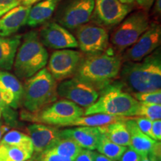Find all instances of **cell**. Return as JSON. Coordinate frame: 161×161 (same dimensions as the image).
<instances>
[{"label": "cell", "instance_id": "obj_1", "mask_svg": "<svg viewBox=\"0 0 161 161\" xmlns=\"http://www.w3.org/2000/svg\"><path fill=\"white\" fill-rule=\"evenodd\" d=\"M122 60L112 47L94 55H84L74 77L93 86L98 92L119 75Z\"/></svg>", "mask_w": 161, "mask_h": 161}, {"label": "cell", "instance_id": "obj_2", "mask_svg": "<svg viewBox=\"0 0 161 161\" xmlns=\"http://www.w3.org/2000/svg\"><path fill=\"white\" fill-rule=\"evenodd\" d=\"M119 75L121 83L133 93L160 90V48L140 61L123 62Z\"/></svg>", "mask_w": 161, "mask_h": 161}, {"label": "cell", "instance_id": "obj_3", "mask_svg": "<svg viewBox=\"0 0 161 161\" xmlns=\"http://www.w3.org/2000/svg\"><path fill=\"white\" fill-rule=\"evenodd\" d=\"M140 102L125 90L121 82L115 80L99 91L98 99L86 108L84 116L96 114L133 117L136 116Z\"/></svg>", "mask_w": 161, "mask_h": 161}, {"label": "cell", "instance_id": "obj_4", "mask_svg": "<svg viewBox=\"0 0 161 161\" xmlns=\"http://www.w3.org/2000/svg\"><path fill=\"white\" fill-rule=\"evenodd\" d=\"M49 54L40 40L39 33L32 30L24 35L16 54L14 69L19 79L25 80L45 68Z\"/></svg>", "mask_w": 161, "mask_h": 161}, {"label": "cell", "instance_id": "obj_5", "mask_svg": "<svg viewBox=\"0 0 161 161\" xmlns=\"http://www.w3.org/2000/svg\"><path fill=\"white\" fill-rule=\"evenodd\" d=\"M58 83L46 68L26 79L22 99L26 111L35 114L57 101Z\"/></svg>", "mask_w": 161, "mask_h": 161}, {"label": "cell", "instance_id": "obj_6", "mask_svg": "<svg viewBox=\"0 0 161 161\" xmlns=\"http://www.w3.org/2000/svg\"><path fill=\"white\" fill-rule=\"evenodd\" d=\"M84 110L80 106L69 100L62 98L55 101L35 114L23 112L21 117L25 120H31L37 123L65 127L66 124L84 116Z\"/></svg>", "mask_w": 161, "mask_h": 161}, {"label": "cell", "instance_id": "obj_7", "mask_svg": "<svg viewBox=\"0 0 161 161\" xmlns=\"http://www.w3.org/2000/svg\"><path fill=\"white\" fill-rule=\"evenodd\" d=\"M149 25V18L146 11H137L127 16L110 35L113 49L119 54L123 52L135 43Z\"/></svg>", "mask_w": 161, "mask_h": 161}, {"label": "cell", "instance_id": "obj_8", "mask_svg": "<svg viewBox=\"0 0 161 161\" xmlns=\"http://www.w3.org/2000/svg\"><path fill=\"white\" fill-rule=\"evenodd\" d=\"M94 4L95 0H63L56 11V23L66 29H76L90 21Z\"/></svg>", "mask_w": 161, "mask_h": 161}, {"label": "cell", "instance_id": "obj_9", "mask_svg": "<svg viewBox=\"0 0 161 161\" xmlns=\"http://www.w3.org/2000/svg\"><path fill=\"white\" fill-rule=\"evenodd\" d=\"M133 10V5L119 0H95L90 21L106 29L115 28Z\"/></svg>", "mask_w": 161, "mask_h": 161}, {"label": "cell", "instance_id": "obj_10", "mask_svg": "<svg viewBox=\"0 0 161 161\" xmlns=\"http://www.w3.org/2000/svg\"><path fill=\"white\" fill-rule=\"evenodd\" d=\"M78 47L85 55L106 51L110 47L108 30L95 23H86L75 29Z\"/></svg>", "mask_w": 161, "mask_h": 161}, {"label": "cell", "instance_id": "obj_11", "mask_svg": "<svg viewBox=\"0 0 161 161\" xmlns=\"http://www.w3.org/2000/svg\"><path fill=\"white\" fill-rule=\"evenodd\" d=\"M84 56L75 50H56L50 56L46 69L56 81L69 79L75 76Z\"/></svg>", "mask_w": 161, "mask_h": 161}, {"label": "cell", "instance_id": "obj_12", "mask_svg": "<svg viewBox=\"0 0 161 161\" xmlns=\"http://www.w3.org/2000/svg\"><path fill=\"white\" fill-rule=\"evenodd\" d=\"M57 92L62 98L86 108L95 103L99 96V92L93 86L75 77L60 81Z\"/></svg>", "mask_w": 161, "mask_h": 161}, {"label": "cell", "instance_id": "obj_13", "mask_svg": "<svg viewBox=\"0 0 161 161\" xmlns=\"http://www.w3.org/2000/svg\"><path fill=\"white\" fill-rule=\"evenodd\" d=\"M161 42V26L158 23H151L148 29L131 46L123 52L122 63L138 62L158 49Z\"/></svg>", "mask_w": 161, "mask_h": 161}, {"label": "cell", "instance_id": "obj_14", "mask_svg": "<svg viewBox=\"0 0 161 161\" xmlns=\"http://www.w3.org/2000/svg\"><path fill=\"white\" fill-rule=\"evenodd\" d=\"M40 40L44 46L56 50L78 47L75 36L56 22L44 24L39 34Z\"/></svg>", "mask_w": 161, "mask_h": 161}, {"label": "cell", "instance_id": "obj_15", "mask_svg": "<svg viewBox=\"0 0 161 161\" xmlns=\"http://www.w3.org/2000/svg\"><path fill=\"white\" fill-rule=\"evenodd\" d=\"M27 130L33 144V154H38L48 150L61 138V130L53 125L36 122L29 125L27 127Z\"/></svg>", "mask_w": 161, "mask_h": 161}, {"label": "cell", "instance_id": "obj_16", "mask_svg": "<svg viewBox=\"0 0 161 161\" xmlns=\"http://www.w3.org/2000/svg\"><path fill=\"white\" fill-rule=\"evenodd\" d=\"M0 96L3 102L14 110L19 108L23 96V86L18 78L3 70H0Z\"/></svg>", "mask_w": 161, "mask_h": 161}, {"label": "cell", "instance_id": "obj_17", "mask_svg": "<svg viewBox=\"0 0 161 161\" xmlns=\"http://www.w3.org/2000/svg\"><path fill=\"white\" fill-rule=\"evenodd\" d=\"M31 5H19L10 9L0 18V36L10 37L27 23Z\"/></svg>", "mask_w": 161, "mask_h": 161}, {"label": "cell", "instance_id": "obj_18", "mask_svg": "<svg viewBox=\"0 0 161 161\" xmlns=\"http://www.w3.org/2000/svg\"><path fill=\"white\" fill-rule=\"evenodd\" d=\"M101 133L98 127H76L60 130L61 138L73 140L82 148L94 151L97 148Z\"/></svg>", "mask_w": 161, "mask_h": 161}, {"label": "cell", "instance_id": "obj_19", "mask_svg": "<svg viewBox=\"0 0 161 161\" xmlns=\"http://www.w3.org/2000/svg\"><path fill=\"white\" fill-rule=\"evenodd\" d=\"M125 124L130 134V148L140 157L148 156L154 151L159 141H155L139 129L133 118L125 120Z\"/></svg>", "mask_w": 161, "mask_h": 161}, {"label": "cell", "instance_id": "obj_20", "mask_svg": "<svg viewBox=\"0 0 161 161\" xmlns=\"http://www.w3.org/2000/svg\"><path fill=\"white\" fill-rule=\"evenodd\" d=\"M22 37L19 35L10 37L0 36V70L8 71L13 68Z\"/></svg>", "mask_w": 161, "mask_h": 161}, {"label": "cell", "instance_id": "obj_21", "mask_svg": "<svg viewBox=\"0 0 161 161\" xmlns=\"http://www.w3.org/2000/svg\"><path fill=\"white\" fill-rule=\"evenodd\" d=\"M62 1L63 0H41L31 8L26 24L31 27H36L45 23L53 15Z\"/></svg>", "mask_w": 161, "mask_h": 161}, {"label": "cell", "instance_id": "obj_22", "mask_svg": "<svg viewBox=\"0 0 161 161\" xmlns=\"http://www.w3.org/2000/svg\"><path fill=\"white\" fill-rule=\"evenodd\" d=\"M125 120L117 121L106 125L100 126L98 127V129L101 134L114 143L122 146L129 147L130 134L126 126Z\"/></svg>", "mask_w": 161, "mask_h": 161}, {"label": "cell", "instance_id": "obj_23", "mask_svg": "<svg viewBox=\"0 0 161 161\" xmlns=\"http://www.w3.org/2000/svg\"><path fill=\"white\" fill-rule=\"evenodd\" d=\"M128 117L123 116L108 115L104 114H96L88 116H80L69 123L66 124L65 127L78 126V127H100L110 124L117 121L125 120Z\"/></svg>", "mask_w": 161, "mask_h": 161}, {"label": "cell", "instance_id": "obj_24", "mask_svg": "<svg viewBox=\"0 0 161 161\" xmlns=\"http://www.w3.org/2000/svg\"><path fill=\"white\" fill-rule=\"evenodd\" d=\"M0 143L18 147L34 154L33 144L30 136L17 130H8L3 136Z\"/></svg>", "mask_w": 161, "mask_h": 161}, {"label": "cell", "instance_id": "obj_25", "mask_svg": "<svg viewBox=\"0 0 161 161\" xmlns=\"http://www.w3.org/2000/svg\"><path fill=\"white\" fill-rule=\"evenodd\" d=\"M82 149L83 148L73 140L67 138H60L48 150L64 158L74 160Z\"/></svg>", "mask_w": 161, "mask_h": 161}, {"label": "cell", "instance_id": "obj_26", "mask_svg": "<svg viewBox=\"0 0 161 161\" xmlns=\"http://www.w3.org/2000/svg\"><path fill=\"white\" fill-rule=\"evenodd\" d=\"M127 148L128 147L122 146L114 143L105 136L101 134L96 149L98 150L99 154H103L107 158L116 161L119 160Z\"/></svg>", "mask_w": 161, "mask_h": 161}, {"label": "cell", "instance_id": "obj_27", "mask_svg": "<svg viewBox=\"0 0 161 161\" xmlns=\"http://www.w3.org/2000/svg\"><path fill=\"white\" fill-rule=\"evenodd\" d=\"M33 155L18 147L0 143V161H26Z\"/></svg>", "mask_w": 161, "mask_h": 161}, {"label": "cell", "instance_id": "obj_28", "mask_svg": "<svg viewBox=\"0 0 161 161\" xmlns=\"http://www.w3.org/2000/svg\"><path fill=\"white\" fill-rule=\"evenodd\" d=\"M136 116H142L152 121L161 119V104L140 102Z\"/></svg>", "mask_w": 161, "mask_h": 161}, {"label": "cell", "instance_id": "obj_29", "mask_svg": "<svg viewBox=\"0 0 161 161\" xmlns=\"http://www.w3.org/2000/svg\"><path fill=\"white\" fill-rule=\"evenodd\" d=\"M134 98L139 102L161 104V90H153V91L134 92L132 94Z\"/></svg>", "mask_w": 161, "mask_h": 161}, {"label": "cell", "instance_id": "obj_30", "mask_svg": "<svg viewBox=\"0 0 161 161\" xmlns=\"http://www.w3.org/2000/svg\"><path fill=\"white\" fill-rule=\"evenodd\" d=\"M0 111L7 125L12 127L17 126L18 120L17 113L3 102L1 96H0Z\"/></svg>", "mask_w": 161, "mask_h": 161}, {"label": "cell", "instance_id": "obj_31", "mask_svg": "<svg viewBox=\"0 0 161 161\" xmlns=\"http://www.w3.org/2000/svg\"><path fill=\"white\" fill-rule=\"evenodd\" d=\"M33 156L37 161H73L72 159L64 158L50 150L44 151L38 154H33Z\"/></svg>", "mask_w": 161, "mask_h": 161}, {"label": "cell", "instance_id": "obj_32", "mask_svg": "<svg viewBox=\"0 0 161 161\" xmlns=\"http://www.w3.org/2000/svg\"><path fill=\"white\" fill-rule=\"evenodd\" d=\"M133 119L136 122V125L141 131L152 138V131H151L152 124V120L145 117H142V116H136L135 118H133Z\"/></svg>", "mask_w": 161, "mask_h": 161}, {"label": "cell", "instance_id": "obj_33", "mask_svg": "<svg viewBox=\"0 0 161 161\" xmlns=\"http://www.w3.org/2000/svg\"><path fill=\"white\" fill-rule=\"evenodd\" d=\"M96 152L92 150L83 148L73 161H95Z\"/></svg>", "mask_w": 161, "mask_h": 161}, {"label": "cell", "instance_id": "obj_34", "mask_svg": "<svg viewBox=\"0 0 161 161\" xmlns=\"http://www.w3.org/2000/svg\"><path fill=\"white\" fill-rule=\"evenodd\" d=\"M119 160V161H140V156L135 151L133 150L131 148L128 147Z\"/></svg>", "mask_w": 161, "mask_h": 161}, {"label": "cell", "instance_id": "obj_35", "mask_svg": "<svg viewBox=\"0 0 161 161\" xmlns=\"http://www.w3.org/2000/svg\"><path fill=\"white\" fill-rule=\"evenodd\" d=\"M152 138L155 141L160 142L161 140V120L152 121Z\"/></svg>", "mask_w": 161, "mask_h": 161}, {"label": "cell", "instance_id": "obj_36", "mask_svg": "<svg viewBox=\"0 0 161 161\" xmlns=\"http://www.w3.org/2000/svg\"><path fill=\"white\" fill-rule=\"evenodd\" d=\"M19 4V0H0V11L11 9Z\"/></svg>", "mask_w": 161, "mask_h": 161}, {"label": "cell", "instance_id": "obj_37", "mask_svg": "<svg viewBox=\"0 0 161 161\" xmlns=\"http://www.w3.org/2000/svg\"><path fill=\"white\" fill-rule=\"evenodd\" d=\"M134 3L137 4L142 11L148 12L152 8L153 4L155 0H134Z\"/></svg>", "mask_w": 161, "mask_h": 161}, {"label": "cell", "instance_id": "obj_38", "mask_svg": "<svg viewBox=\"0 0 161 161\" xmlns=\"http://www.w3.org/2000/svg\"><path fill=\"white\" fill-rule=\"evenodd\" d=\"M10 130V126H8L7 125H4L3 122H0V140L2 137L6 132H8Z\"/></svg>", "mask_w": 161, "mask_h": 161}, {"label": "cell", "instance_id": "obj_39", "mask_svg": "<svg viewBox=\"0 0 161 161\" xmlns=\"http://www.w3.org/2000/svg\"><path fill=\"white\" fill-rule=\"evenodd\" d=\"M95 161H115V160H113L111 159L107 158V157L103 155V154H98V153L96 152Z\"/></svg>", "mask_w": 161, "mask_h": 161}, {"label": "cell", "instance_id": "obj_40", "mask_svg": "<svg viewBox=\"0 0 161 161\" xmlns=\"http://www.w3.org/2000/svg\"><path fill=\"white\" fill-rule=\"evenodd\" d=\"M161 0H155V5H154V12L157 14H160L161 11Z\"/></svg>", "mask_w": 161, "mask_h": 161}, {"label": "cell", "instance_id": "obj_41", "mask_svg": "<svg viewBox=\"0 0 161 161\" xmlns=\"http://www.w3.org/2000/svg\"><path fill=\"white\" fill-rule=\"evenodd\" d=\"M119 1H120L121 3L124 4H127V5H133L134 3V0H119Z\"/></svg>", "mask_w": 161, "mask_h": 161}, {"label": "cell", "instance_id": "obj_42", "mask_svg": "<svg viewBox=\"0 0 161 161\" xmlns=\"http://www.w3.org/2000/svg\"><path fill=\"white\" fill-rule=\"evenodd\" d=\"M140 161H153V160H151L148 156H144V157H140Z\"/></svg>", "mask_w": 161, "mask_h": 161}, {"label": "cell", "instance_id": "obj_43", "mask_svg": "<svg viewBox=\"0 0 161 161\" xmlns=\"http://www.w3.org/2000/svg\"><path fill=\"white\" fill-rule=\"evenodd\" d=\"M10 9H6V10H3V11H0V18H1L2 16H3V14H5L6 13L7 11H8Z\"/></svg>", "mask_w": 161, "mask_h": 161}, {"label": "cell", "instance_id": "obj_44", "mask_svg": "<svg viewBox=\"0 0 161 161\" xmlns=\"http://www.w3.org/2000/svg\"><path fill=\"white\" fill-rule=\"evenodd\" d=\"M26 161H37V160H36V158H35V157H34L33 155H32V157L30 159H29V160H26Z\"/></svg>", "mask_w": 161, "mask_h": 161}, {"label": "cell", "instance_id": "obj_45", "mask_svg": "<svg viewBox=\"0 0 161 161\" xmlns=\"http://www.w3.org/2000/svg\"><path fill=\"white\" fill-rule=\"evenodd\" d=\"M1 116H2V114H1V111H0V119H1Z\"/></svg>", "mask_w": 161, "mask_h": 161}, {"label": "cell", "instance_id": "obj_46", "mask_svg": "<svg viewBox=\"0 0 161 161\" xmlns=\"http://www.w3.org/2000/svg\"><path fill=\"white\" fill-rule=\"evenodd\" d=\"M19 3H20V2H21V1H22V0H19Z\"/></svg>", "mask_w": 161, "mask_h": 161}, {"label": "cell", "instance_id": "obj_47", "mask_svg": "<svg viewBox=\"0 0 161 161\" xmlns=\"http://www.w3.org/2000/svg\"><path fill=\"white\" fill-rule=\"evenodd\" d=\"M37 1H39V0H36V2H37Z\"/></svg>", "mask_w": 161, "mask_h": 161}]
</instances>
